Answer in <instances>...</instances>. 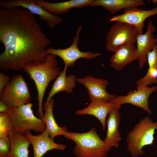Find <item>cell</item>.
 Masks as SVG:
<instances>
[{"instance_id":"cell-1","label":"cell","mask_w":157,"mask_h":157,"mask_svg":"<svg viewBox=\"0 0 157 157\" xmlns=\"http://www.w3.org/2000/svg\"><path fill=\"white\" fill-rule=\"evenodd\" d=\"M0 42L5 48L0 68L15 71L28 62L42 61L51 44L34 15L19 7L0 8Z\"/></svg>"},{"instance_id":"cell-2","label":"cell","mask_w":157,"mask_h":157,"mask_svg":"<svg viewBox=\"0 0 157 157\" xmlns=\"http://www.w3.org/2000/svg\"><path fill=\"white\" fill-rule=\"evenodd\" d=\"M56 57L48 54L41 61L28 62L23 67L35 84L38 92L37 113L41 119L44 115L42 103L46 89L50 82L56 78L62 72L58 65Z\"/></svg>"},{"instance_id":"cell-3","label":"cell","mask_w":157,"mask_h":157,"mask_svg":"<svg viewBox=\"0 0 157 157\" xmlns=\"http://www.w3.org/2000/svg\"><path fill=\"white\" fill-rule=\"evenodd\" d=\"M64 136L75 142L73 151L76 157H106L111 149L100 138L94 127L85 133L67 131Z\"/></svg>"},{"instance_id":"cell-4","label":"cell","mask_w":157,"mask_h":157,"mask_svg":"<svg viewBox=\"0 0 157 157\" xmlns=\"http://www.w3.org/2000/svg\"><path fill=\"white\" fill-rule=\"evenodd\" d=\"M156 130L157 121L154 122L148 116L135 124L128 133L126 140L128 151L132 157H138L144 154L143 147L153 143Z\"/></svg>"},{"instance_id":"cell-5","label":"cell","mask_w":157,"mask_h":157,"mask_svg":"<svg viewBox=\"0 0 157 157\" xmlns=\"http://www.w3.org/2000/svg\"><path fill=\"white\" fill-rule=\"evenodd\" d=\"M33 104L28 103L17 107L9 106L8 113L10 117L14 130L24 135L33 130L42 133L46 129L45 125L41 118L36 117L32 109Z\"/></svg>"},{"instance_id":"cell-6","label":"cell","mask_w":157,"mask_h":157,"mask_svg":"<svg viewBox=\"0 0 157 157\" xmlns=\"http://www.w3.org/2000/svg\"><path fill=\"white\" fill-rule=\"evenodd\" d=\"M31 98L26 83L20 74L13 76L0 93V100L8 106L17 107L29 103Z\"/></svg>"},{"instance_id":"cell-7","label":"cell","mask_w":157,"mask_h":157,"mask_svg":"<svg viewBox=\"0 0 157 157\" xmlns=\"http://www.w3.org/2000/svg\"><path fill=\"white\" fill-rule=\"evenodd\" d=\"M133 26L121 22H116L110 28L106 38L107 50L115 52L120 47L127 43L134 44L138 33Z\"/></svg>"},{"instance_id":"cell-8","label":"cell","mask_w":157,"mask_h":157,"mask_svg":"<svg viewBox=\"0 0 157 157\" xmlns=\"http://www.w3.org/2000/svg\"><path fill=\"white\" fill-rule=\"evenodd\" d=\"M82 29L81 25L78 26L76 33L72 44L69 47L64 49H55L47 47L46 51L47 54H52L60 57L63 60L64 67H72L78 59L82 58L90 60L100 56L99 53H94L90 51H81L78 47L79 39L80 34Z\"/></svg>"},{"instance_id":"cell-9","label":"cell","mask_w":157,"mask_h":157,"mask_svg":"<svg viewBox=\"0 0 157 157\" xmlns=\"http://www.w3.org/2000/svg\"><path fill=\"white\" fill-rule=\"evenodd\" d=\"M1 8L19 7L27 9L33 15L38 16L41 20L46 22L48 26L53 29L63 21V18L52 14L39 5L36 0H10L1 1Z\"/></svg>"},{"instance_id":"cell-10","label":"cell","mask_w":157,"mask_h":157,"mask_svg":"<svg viewBox=\"0 0 157 157\" xmlns=\"http://www.w3.org/2000/svg\"><path fill=\"white\" fill-rule=\"evenodd\" d=\"M157 15V7L145 10L138 7H131L124 10L123 14L111 17L109 22H121L133 26L138 33L142 34L145 20L150 17Z\"/></svg>"},{"instance_id":"cell-11","label":"cell","mask_w":157,"mask_h":157,"mask_svg":"<svg viewBox=\"0 0 157 157\" xmlns=\"http://www.w3.org/2000/svg\"><path fill=\"white\" fill-rule=\"evenodd\" d=\"M157 90V86L151 87H144L131 91L125 96H116L110 100L117 106L119 110L121 105L124 104H130L140 107L151 115L152 112L149 108V98L150 95Z\"/></svg>"},{"instance_id":"cell-12","label":"cell","mask_w":157,"mask_h":157,"mask_svg":"<svg viewBox=\"0 0 157 157\" xmlns=\"http://www.w3.org/2000/svg\"><path fill=\"white\" fill-rule=\"evenodd\" d=\"M76 80L88 89V98L90 101L106 102L116 97L107 91L108 82L106 80L88 75L83 78L76 77Z\"/></svg>"},{"instance_id":"cell-13","label":"cell","mask_w":157,"mask_h":157,"mask_svg":"<svg viewBox=\"0 0 157 157\" xmlns=\"http://www.w3.org/2000/svg\"><path fill=\"white\" fill-rule=\"evenodd\" d=\"M25 135L28 138L32 146L33 157H42L47 151L52 150L64 151L66 148L65 144L55 143L46 129L39 135H33L31 131L26 132Z\"/></svg>"},{"instance_id":"cell-14","label":"cell","mask_w":157,"mask_h":157,"mask_svg":"<svg viewBox=\"0 0 157 157\" xmlns=\"http://www.w3.org/2000/svg\"><path fill=\"white\" fill-rule=\"evenodd\" d=\"M156 28L151 20L148 24L147 30L144 34L138 33L136 36V50L139 67L142 68L147 62L148 53L151 50L155 44L156 40L154 33Z\"/></svg>"},{"instance_id":"cell-15","label":"cell","mask_w":157,"mask_h":157,"mask_svg":"<svg viewBox=\"0 0 157 157\" xmlns=\"http://www.w3.org/2000/svg\"><path fill=\"white\" fill-rule=\"evenodd\" d=\"M114 108L117 109V106L110 100L106 102L91 101L87 107L76 110L75 114L78 115H87L95 117L100 122L104 131L106 128L107 116Z\"/></svg>"},{"instance_id":"cell-16","label":"cell","mask_w":157,"mask_h":157,"mask_svg":"<svg viewBox=\"0 0 157 157\" xmlns=\"http://www.w3.org/2000/svg\"><path fill=\"white\" fill-rule=\"evenodd\" d=\"M93 0H70L51 3L44 0H36L37 3L51 14L57 15L68 13L72 8H80L89 6Z\"/></svg>"},{"instance_id":"cell-17","label":"cell","mask_w":157,"mask_h":157,"mask_svg":"<svg viewBox=\"0 0 157 157\" xmlns=\"http://www.w3.org/2000/svg\"><path fill=\"white\" fill-rule=\"evenodd\" d=\"M134 44L127 43L120 47L110 59V65L114 69L120 70L128 64L138 60V54Z\"/></svg>"},{"instance_id":"cell-18","label":"cell","mask_w":157,"mask_h":157,"mask_svg":"<svg viewBox=\"0 0 157 157\" xmlns=\"http://www.w3.org/2000/svg\"><path fill=\"white\" fill-rule=\"evenodd\" d=\"M121 117L119 110L116 108L113 109L108 115L106 120L107 130L104 141L111 148L118 147L119 142L122 140L119 130Z\"/></svg>"},{"instance_id":"cell-19","label":"cell","mask_w":157,"mask_h":157,"mask_svg":"<svg viewBox=\"0 0 157 157\" xmlns=\"http://www.w3.org/2000/svg\"><path fill=\"white\" fill-rule=\"evenodd\" d=\"M54 104V100L53 98L48 102L44 104L43 109L45 112L42 119L50 137L53 140L57 136H64L67 132L66 126L60 127L56 121L53 113Z\"/></svg>"},{"instance_id":"cell-20","label":"cell","mask_w":157,"mask_h":157,"mask_svg":"<svg viewBox=\"0 0 157 157\" xmlns=\"http://www.w3.org/2000/svg\"><path fill=\"white\" fill-rule=\"evenodd\" d=\"M67 68L64 67L60 74L56 78L52 85L45 103L48 102L54 95L60 92L65 91L68 94L73 92V90L77 82L76 77L72 74L66 76Z\"/></svg>"},{"instance_id":"cell-21","label":"cell","mask_w":157,"mask_h":157,"mask_svg":"<svg viewBox=\"0 0 157 157\" xmlns=\"http://www.w3.org/2000/svg\"><path fill=\"white\" fill-rule=\"evenodd\" d=\"M146 3L142 0H93L89 6H101L112 14L131 7L143 6Z\"/></svg>"},{"instance_id":"cell-22","label":"cell","mask_w":157,"mask_h":157,"mask_svg":"<svg viewBox=\"0 0 157 157\" xmlns=\"http://www.w3.org/2000/svg\"><path fill=\"white\" fill-rule=\"evenodd\" d=\"M10 142L8 157H28V148L31 142L25 135H21L14 130L9 136Z\"/></svg>"},{"instance_id":"cell-23","label":"cell","mask_w":157,"mask_h":157,"mask_svg":"<svg viewBox=\"0 0 157 157\" xmlns=\"http://www.w3.org/2000/svg\"><path fill=\"white\" fill-rule=\"evenodd\" d=\"M12 122L8 113H0V138L8 137L14 130Z\"/></svg>"},{"instance_id":"cell-24","label":"cell","mask_w":157,"mask_h":157,"mask_svg":"<svg viewBox=\"0 0 157 157\" xmlns=\"http://www.w3.org/2000/svg\"><path fill=\"white\" fill-rule=\"evenodd\" d=\"M157 83V69L154 68H148L146 75L138 80L136 83V88L148 87L149 85Z\"/></svg>"},{"instance_id":"cell-25","label":"cell","mask_w":157,"mask_h":157,"mask_svg":"<svg viewBox=\"0 0 157 157\" xmlns=\"http://www.w3.org/2000/svg\"><path fill=\"white\" fill-rule=\"evenodd\" d=\"M10 147L9 137L0 138V157H8Z\"/></svg>"},{"instance_id":"cell-26","label":"cell","mask_w":157,"mask_h":157,"mask_svg":"<svg viewBox=\"0 0 157 157\" xmlns=\"http://www.w3.org/2000/svg\"><path fill=\"white\" fill-rule=\"evenodd\" d=\"M147 59L149 68L157 69V47L155 44L153 49L148 53Z\"/></svg>"},{"instance_id":"cell-27","label":"cell","mask_w":157,"mask_h":157,"mask_svg":"<svg viewBox=\"0 0 157 157\" xmlns=\"http://www.w3.org/2000/svg\"><path fill=\"white\" fill-rule=\"evenodd\" d=\"M9 76L0 72V93L10 80Z\"/></svg>"},{"instance_id":"cell-28","label":"cell","mask_w":157,"mask_h":157,"mask_svg":"<svg viewBox=\"0 0 157 157\" xmlns=\"http://www.w3.org/2000/svg\"><path fill=\"white\" fill-rule=\"evenodd\" d=\"M9 106L5 102L0 100V112L7 113Z\"/></svg>"},{"instance_id":"cell-29","label":"cell","mask_w":157,"mask_h":157,"mask_svg":"<svg viewBox=\"0 0 157 157\" xmlns=\"http://www.w3.org/2000/svg\"><path fill=\"white\" fill-rule=\"evenodd\" d=\"M155 39L156 40V42H155V44L157 47V33L156 35V38H155Z\"/></svg>"},{"instance_id":"cell-30","label":"cell","mask_w":157,"mask_h":157,"mask_svg":"<svg viewBox=\"0 0 157 157\" xmlns=\"http://www.w3.org/2000/svg\"><path fill=\"white\" fill-rule=\"evenodd\" d=\"M152 1L154 3H157V0H152L151 1Z\"/></svg>"},{"instance_id":"cell-31","label":"cell","mask_w":157,"mask_h":157,"mask_svg":"<svg viewBox=\"0 0 157 157\" xmlns=\"http://www.w3.org/2000/svg\"><path fill=\"white\" fill-rule=\"evenodd\" d=\"M157 152V150H156Z\"/></svg>"}]
</instances>
